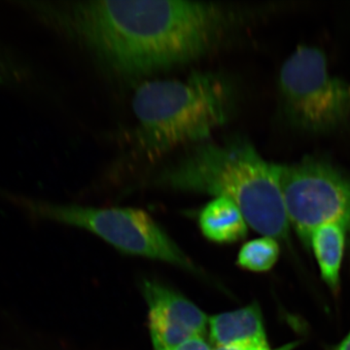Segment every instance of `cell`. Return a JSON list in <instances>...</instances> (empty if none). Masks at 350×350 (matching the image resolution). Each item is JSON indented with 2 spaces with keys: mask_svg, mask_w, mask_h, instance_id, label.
Listing matches in <instances>:
<instances>
[{
  "mask_svg": "<svg viewBox=\"0 0 350 350\" xmlns=\"http://www.w3.org/2000/svg\"><path fill=\"white\" fill-rule=\"evenodd\" d=\"M283 113L292 126L308 133H327L350 117V84L332 75L325 54L299 46L280 69Z\"/></svg>",
  "mask_w": 350,
  "mask_h": 350,
  "instance_id": "cell-5",
  "label": "cell"
},
{
  "mask_svg": "<svg viewBox=\"0 0 350 350\" xmlns=\"http://www.w3.org/2000/svg\"><path fill=\"white\" fill-rule=\"evenodd\" d=\"M142 293L148 306V326L155 350L172 349L206 331V313L162 283L145 280Z\"/></svg>",
  "mask_w": 350,
  "mask_h": 350,
  "instance_id": "cell-7",
  "label": "cell"
},
{
  "mask_svg": "<svg viewBox=\"0 0 350 350\" xmlns=\"http://www.w3.org/2000/svg\"><path fill=\"white\" fill-rule=\"evenodd\" d=\"M199 225L202 234L216 243H232L245 238L247 223L231 200L216 197L200 211Z\"/></svg>",
  "mask_w": 350,
  "mask_h": 350,
  "instance_id": "cell-9",
  "label": "cell"
},
{
  "mask_svg": "<svg viewBox=\"0 0 350 350\" xmlns=\"http://www.w3.org/2000/svg\"><path fill=\"white\" fill-rule=\"evenodd\" d=\"M163 350H211L208 344L202 337L191 338L183 344L176 345L172 349Z\"/></svg>",
  "mask_w": 350,
  "mask_h": 350,
  "instance_id": "cell-13",
  "label": "cell"
},
{
  "mask_svg": "<svg viewBox=\"0 0 350 350\" xmlns=\"http://www.w3.org/2000/svg\"><path fill=\"white\" fill-rule=\"evenodd\" d=\"M232 109L231 85L213 72H194L185 80L145 81L133 98L140 144L153 157L206 142L227 123Z\"/></svg>",
  "mask_w": 350,
  "mask_h": 350,
  "instance_id": "cell-3",
  "label": "cell"
},
{
  "mask_svg": "<svg viewBox=\"0 0 350 350\" xmlns=\"http://www.w3.org/2000/svg\"><path fill=\"white\" fill-rule=\"evenodd\" d=\"M347 232L342 225L331 223L319 226L310 234V245L319 262L320 273L334 292H337L340 286Z\"/></svg>",
  "mask_w": 350,
  "mask_h": 350,
  "instance_id": "cell-10",
  "label": "cell"
},
{
  "mask_svg": "<svg viewBox=\"0 0 350 350\" xmlns=\"http://www.w3.org/2000/svg\"><path fill=\"white\" fill-rule=\"evenodd\" d=\"M283 200L290 225L306 245L319 226L350 231V180L328 163L306 160L282 165Z\"/></svg>",
  "mask_w": 350,
  "mask_h": 350,
  "instance_id": "cell-6",
  "label": "cell"
},
{
  "mask_svg": "<svg viewBox=\"0 0 350 350\" xmlns=\"http://www.w3.org/2000/svg\"><path fill=\"white\" fill-rule=\"evenodd\" d=\"M6 77L5 68H4L3 64L0 61V82L3 81L4 78Z\"/></svg>",
  "mask_w": 350,
  "mask_h": 350,
  "instance_id": "cell-15",
  "label": "cell"
},
{
  "mask_svg": "<svg viewBox=\"0 0 350 350\" xmlns=\"http://www.w3.org/2000/svg\"><path fill=\"white\" fill-rule=\"evenodd\" d=\"M282 165L269 163L243 138L202 142L165 167L157 184L185 192L224 197L238 206L248 226L264 237L287 239Z\"/></svg>",
  "mask_w": 350,
  "mask_h": 350,
  "instance_id": "cell-2",
  "label": "cell"
},
{
  "mask_svg": "<svg viewBox=\"0 0 350 350\" xmlns=\"http://www.w3.org/2000/svg\"><path fill=\"white\" fill-rule=\"evenodd\" d=\"M208 323L211 340L217 347L239 344L269 345L262 310L257 303L214 315Z\"/></svg>",
  "mask_w": 350,
  "mask_h": 350,
  "instance_id": "cell-8",
  "label": "cell"
},
{
  "mask_svg": "<svg viewBox=\"0 0 350 350\" xmlns=\"http://www.w3.org/2000/svg\"><path fill=\"white\" fill-rule=\"evenodd\" d=\"M336 350H350V332Z\"/></svg>",
  "mask_w": 350,
  "mask_h": 350,
  "instance_id": "cell-14",
  "label": "cell"
},
{
  "mask_svg": "<svg viewBox=\"0 0 350 350\" xmlns=\"http://www.w3.org/2000/svg\"><path fill=\"white\" fill-rule=\"evenodd\" d=\"M297 347V344H289L284 345L278 349H271L269 345H258L251 344H239L225 345V347H217L215 350H292Z\"/></svg>",
  "mask_w": 350,
  "mask_h": 350,
  "instance_id": "cell-12",
  "label": "cell"
},
{
  "mask_svg": "<svg viewBox=\"0 0 350 350\" xmlns=\"http://www.w3.org/2000/svg\"><path fill=\"white\" fill-rule=\"evenodd\" d=\"M15 200L39 218L82 228L126 254L169 262L199 273L194 262L184 254L165 230L142 209L62 206L25 198Z\"/></svg>",
  "mask_w": 350,
  "mask_h": 350,
  "instance_id": "cell-4",
  "label": "cell"
},
{
  "mask_svg": "<svg viewBox=\"0 0 350 350\" xmlns=\"http://www.w3.org/2000/svg\"><path fill=\"white\" fill-rule=\"evenodd\" d=\"M38 10L125 79L200 59L227 38L239 17L223 4L181 0L40 4Z\"/></svg>",
  "mask_w": 350,
  "mask_h": 350,
  "instance_id": "cell-1",
  "label": "cell"
},
{
  "mask_svg": "<svg viewBox=\"0 0 350 350\" xmlns=\"http://www.w3.org/2000/svg\"><path fill=\"white\" fill-rule=\"evenodd\" d=\"M280 254L278 241L271 237H262L243 244L239 252L238 265L247 271L264 273L275 266Z\"/></svg>",
  "mask_w": 350,
  "mask_h": 350,
  "instance_id": "cell-11",
  "label": "cell"
}]
</instances>
